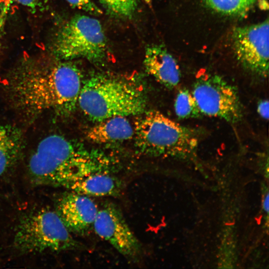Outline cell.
I'll list each match as a JSON object with an SVG mask.
<instances>
[{
    "mask_svg": "<svg viewBox=\"0 0 269 269\" xmlns=\"http://www.w3.org/2000/svg\"><path fill=\"white\" fill-rule=\"evenodd\" d=\"M269 101L264 100L258 104L257 112L260 116L265 120L269 119Z\"/></svg>",
    "mask_w": 269,
    "mask_h": 269,
    "instance_id": "cell-20",
    "label": "cell"
},
{
    "mask_svg": "<svg viewBox=\"0 0 269 269\" xmlns=\"http://www.w3.org/2000/svg\"><path fill=\"white\" fill-rule=\"evenodd\" d=\"M268 19L236 28L233 33L234 51L238 60L249 71L262 77L269 72Z\"/></svg>",
    "mask_w": 269,
    "mask_h": 269,
    "instance_id": "cell-9",
    "label": "cell"
},
{
    "mask_svg": "<svg viewBox=\"0 0 269 269\" xmlns=\"http://www.w3.org/2000/svg\"><path fill=\"white\" fill-rule=\"evenodd\" d=\"M43 0H15L18 3L25 6L30 10L35 11L40 6Z\"/></svg>",
    "mask_w": 269,
    "mask_h": 269,
    "instance_id": "cell-19",
    "label": "cell"
},
{
    "mask_svg": "<svg viewBox=\"0 0 269 269\" xmlns=\"http://www.w3.org/2000/svg\"></svg>",
    "mask_w": 269,
    "mask_h": 269,
    "instance_id": "cell-23",
    "label": "cell"
},
{
    "mask_svg": "<svg viewBox=\"0 0 269 269\" xmlns=\"http://www.w3.org/2000/svg\"><path fill=\"white\" fill-rule=\"evenodd\" d=\"M134 127L126 117L108 118L90 128L86 137L99 144L111 143L129 140L134 136Z\"/></svg>",
    "mask_w": 269,
    "mask_h": 269,
    "instance_id": "cell-13",
    "label": "cell"
},
{
    "mask_svg": "<svg viewBox=\"0 0 269 269\" xmlns=\"http://www.w3.org/2000/svg\"><path fill=\"white\" fill-rule=\"evenodd\" d=\"M74 8L82 10L94 15H99L102 11L92 0H66Z\"/></svg>",
    "mask_w": 269,
    "mask_h": 269,
    "instance_id": "cell-18",
    "label": "cell"
},
{
    "mask_svg": "<svg viewBox=\"0 0 269 269\" xmlns=\"http://www.w3.org/2000/svg\"><path fill=\"white\" fill-rule=\"evenodd\" d=\"M78 103L87 117L98 122L113 117L138 115L146 107L145 97L135 85L104 75L86 81Z\"/></svg>",
    "mask_w": 269,
    "mask_h": 269,
    "instance_id": "cell-3",
    "label": "cell"
},
{
    "mask_svg": "<svg viewBox=\"0 0 269 269\" xmlns=\"http://www.w3.org/2000/svg\"><path fill=\"white\" fill-rule=\"evenodd\" d=\"M6 0H0V17L3 10L5 9Z\"/></svg>",
    "mask_w": 269,
    "mask_h": 269,
    "instance_id": "cell-22",
    "label": "cell"
},
{
    "mask_svg": "<svg viewBox=\"0 0 269 269\" xmlns=\"http://www.w3.org/2000/svg\"><path fill=\"white\" fill-rule=\"evenodd\" d=\"M51 51L62 60L84 58L94 63L102 62L106 57L107 40L101 23L90 16L75 15L55 34Z\"/></svg>",
    "mask_w": 269,
    "mask_h": 269,
    "instance_id": "cell-5",
    "label": "cell"
},
{
    "mask_svg": "<svg viewBox=\"0 0 269 269\" xmlns=\"http://www.w3.org/2000/svg\"><path fill=\"white\" fill-rule=\"evenodd\" d=\"M111 14L120 17H130L134 13L138 0H98Z\"/></svg>",
    "mask_w": 269,
    "mask_h": 269,
    "instance_id": "cell-17",
    "label": "cell"
},
{
    "mask_svg": "<svg viewBox=\"0 0 269 269\" xmlns=\"http://www.w3.org/2000/svg\"><path fill=\"white\" fill-rule=\"evenodd\" d=\"M3 90L13 109L29 122L48 113L66 116L78 104L82 75L70 60L31 58L8 74Z\"/></svg>",
    "mask_w": 269,
    "mask_h": 269,
    "instance_id": "cell-1",
    "label": "cell"
},
{
    "mask_svg": "<svg viewBox=\"0 0 269 269\" xmlns=\"http://www.w3.org/2000/svg\"><path fill=\"white\" fill-rule=\"evenodd\" d=\"M264 209L267 212L269 211V194L268 193L265 196L263 201Z\"/></svg>",
    "mask_w": 269,
    "mask_h": 269,
    "instance_id": "cell-21",
    "label": "cell"
},
{
    "mask_svg": "<svg viewBox=\"0 0 269 269\" xmlns=\"http://www.w3.org/2000/svg\"><path fill=\"white\" fill-rule=\"evenodd\" d=\"M211 9L228 15L241 14L252 7L257 0H204Z\"/></svg>",
    "mask_w": 269,
    "mask_h": 269,
    "instance_id": "cell-16",
    "label": "cell"
},
{
    "mask_svg": "<svg viewBox=\"0 0 269 269\" xmlns=\"http://www.w3.org/2000/svg\"><path fill=\"white\" fill-rule=\"evenodd\" d=\"M112 173H93L70 184L66 188L88 196L118 197L123 191V182Z\"/></svg>",
    "mask_w": 269,
    "mask_h": 269,
    "instance_id": "cell-12",
    "label": "cell"
},
{
    "mask_svg": "<svg viewBox=\"0 0 269 269\" xmlns=\"http://www.w3.org/2000/svg\"><path fill=\"white\" fill-rule=\"evenodd\" d=\"M191 92L203 115L231 123L241 120L243 109L237 90L221 76L212 74L199 75Z\"/></svg>",
    "mask_w": 269,
    "mask_h": 269,
    "instance_id": "cell-7",
    "label": "cell"
},
{
    "mask_svg": "<svg viewBox=\"0 0 269 269\" xmlns=\"http://www.w3.org/2000/svg\"><path fill=\"white\" fill-rule=\"evenodd\" d=\"M143 64L146 72L158 82L169 89L179 83L180 72L173 56L162 44L146 47Z\"/></svg>",
    "mask_w": 269,
    "mask_h": 269,
    "instance_id": "cell-11",
    "label": "cell"
},
{
    "mask_svg": "<svg viewBox=\"0 0 269 269\" xmlns=\"http://www.w3.org/2000/svg\"><path fill=\"white\" fill-rule=\"evenodd\" d=\"M98 210L89 196L70 190L59 199L56 212L70 232L83 236L93 229Z\"/></svg>",
    "mask_w": 269,
    "mask_h": 269,
    "instance_id": "cell-10",
    "label": "cell"
},
{
    "mask_svg": "<svg viewBox=\"0 0 269 269\" xmlns=\"http://www.w3.org/2000/svg\"><path fill=\"white\" fill-rule=\"evenodd\" d=\"M174 111L180 119H193L203 115L191 92L183 88L180 90L175 98Z\"/></svg>",
    "mask_w": 269,
    "mask_h": 269,
    "instance_id": "cell-15",
    "label": "cell"
},
{
    "mask_svg": "<svg viewBox=\"0 0 269 269\" xmlns=\"http://www.w3.org/2000/svg\"><path fill=\"white\" fill-rule=\"evenodd\" d=\"M115 164V160L102 152L87 149L62 135L53 134L39 142L28 167L35 182L66 188L90 174L112 173Z\"/></svg>",
    "mask_w": 269,
    "mask_h": 269,
    "instance_id": "cell-2",
    "label": "cell"
},
{
    "mask_svg": "<svg viewBox=\"0 0 269 269\" xmlns=\"http://www.w3.org/2000/svg\"><path fill=\"white\" fill-rule=\"evenodd\" d=\"M14 245L27 253L60 252L80 247L56 211L48 209L40 210L22 219L14 235Z\"/></svg>",
    "mask_w": 269,
    "mask_h": 269,
    "instance_id": "cell-6",
    "label": "cell"
},
{
    "mask_svg": "<svg viewBox=\"0 0 269 269\" xmlns=\"http://www.w3.org/2000/svg\"><path fill=\"white\" fill-rule=\"evenodd\" d=\"M24 145L21 130L13 125L0 122V176L17 162Z\"/></svg>",
    "mask_w": 269,
    "mask_h": 269,
    "instance_id": "cell-14",
    "label": "cell"
},
{
    "mask_svg": "<svg viewBox=\"0 0 269 269\" xmlns=\"http://www.w3.org/2000/svg\"><path fill=\"white\" fill-rule=\"evenodd\" d=\"M134 126L135 146L149 156L185 155L193 152L199 144L198 134L151 110L138 115Z\"/></svg>",
    "mask_w": 269,
    "mask_h": 269,
    "instance_id": "cell-4",
    "label": "cell"
},
{
    "mask_svg": "<svg viewBox=\"0 0 269 269\" xmlns=\"http://www.w3.org/2000/svg\"><path fill=\"white\" fill-rule=\"evenodd\" d=\"M93 229L128 260L136 261L141 254V244L130 228L121 210L111 202L99 209Z\"/></svg>",
    "mask_w": 269,
    "mask_h": 269,
    "instance_id": "cell-8",
    "label": "cell"
}]
</instances>
